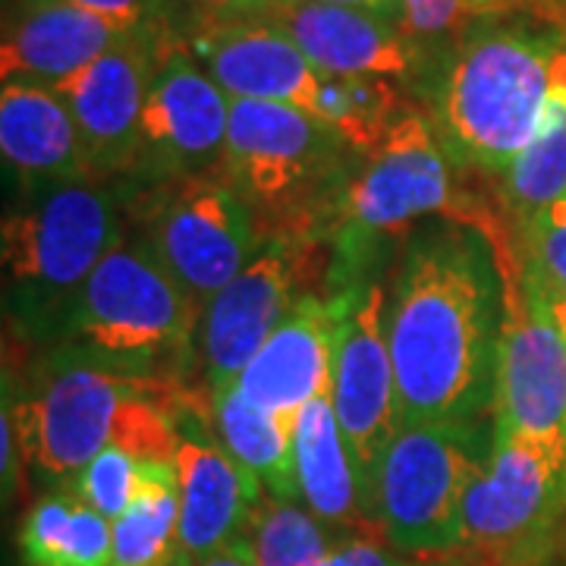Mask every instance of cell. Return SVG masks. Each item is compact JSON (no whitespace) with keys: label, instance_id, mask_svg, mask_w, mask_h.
Here are the masks:
<instances>
[{"label":"cell","instance_id":"cell-7","mask_svg":"<svg viewBox=\"0 0 566 566\" xmlns=\"http://www.w3.org/2000/svg\"><path fill=\"white\" fill-rule=\"evenodd\" d=\"M494 444L488 422H406L375 475L371 513L385 542L409 557L460 560L465 491Z\"/></svg>","mask_w":566,"mask_h":566},{"label":"cell","instance_id":"cell-33","mask_svg":"<svg viewBox=\"0 0 566 566\" xmlns=\"http://www.w3.org/2000/svg\"><path fill=\"white\" fill-rule=\"evenodd\" d=\"M63 3H76L82 10H92L98 17L117 20L123 25H167L170 29V17H167V3L170 0H63Z\"/></svg>","mask_w":566,"mask_h":566},{"label":"cell","instance_id":"cell-1","mask_svg":"<svg viewBox=\"0 0 566 566\" xmlns=\"http://www.w3.org/2000/svg\"><path fill=\"white\" fill-rule=\"evenodd\" d=\"M506 277L472 223L424 218L387 290V344L406 422L494 419Z\"/></svg>","mask_w":566,"mask_h":566},{"label":"cell","instance_id":"cell-17","mask_svg":"<svg viewBox=\"0 0 566 566\" xmlns=\"http://www.w3.org/2000/svg\"><path fill=\"white\" fill-rule=\"evenodd\" d=\"M180 554L192 564L249 532L264 488L218 441L202 397L180 406Z\"/></svg>","mask_w":566,"mask_h":566},{"label":"cell","instance_id":"cell-29","mask_svg":"<svg viewBox=\"0 0 566 566\" xmlns=\"http://www.w3.org/2000/svg\"><path fill=\"white\" fill-rule=\"evenodd\" d=\"M142 460L136 453H129L126 447L111 444L92 463L82 469L73 482V491L80 494L92 510H98L111 523L129 506L139 482Z\"/></svg>","mask_w":566,"mask_h":566},{"label":"cell","instance_id":"cell-31","mask_svg":"<svg viewBox=\"0 0 566 566\" xmlns=\"http://www.w3.org/2000/svg\"><path fill=\"white\" fill-rule=\"evenodd\" d=\"M322 566H463V560H424L390 547L381 535H340Z\"/></svg>","mask_w":566,"mask_h":566},{"label":"cell","instance_id":"cell-5","mask_svg":"<svg viewBox=\"0 0 566 566\" xmlns=\"http://www.w3.org/2000/svg\"><path fill=\"white\" fill-rule=\"evenodd\" d=\"M457 170L463 167L447 155L431 117L409 104L385 139L359 158L340 192L331 240H371L375 233L412 230V223L424 218H450L479 227L494 243L501 268L516 264L513 223L506 214H494L485 199H475V192L457 180Z\"/></svg>","mask_w":566,"mask_h":566},{"label":"cell","instance_id":"cell-12","mask_svg":"<svg viewBox=\"0 0 566 566\" xmlns=\"http://www.w3.org/2000/svg\"><path fill=\"white\" fill-rule=\"evenodd\" d=\"M494 428L566 447V331L554 300L523 264L506 274Z\"/></svg>","mask_w":566,"mask_h":566},{"label":"cell","instance_id":"cell-32","mask_svg":"<svg viewBox=\"0 0 566 566\" xmlns=\"http://www.w3.org/2000/svg\"><path fill=\"white\" fill-rule=\"evenodd\" d=\"M22 444L13 416V381L3 371V409H0V482H3V501H13L22 485Z\"/></svg>","mask_w":566,"mask_h":566},{"label":"cell","instance_id":"cell-39","mask_svg":"<svg viewBox=\"0 0 566 566\" xmlns=\"http://www.w3.org/2000/svg\"><path fill=\"white\" fill-rule=\"evenodd\" d=\"M554 305H557V315H560V322H564V331H566V300L564 303H557V300H554Z\"/></svg>","mask_w":566,"mask_h":566},{"label":"cell","instance_id":"cell-19","mask_svg":"<svg viewBox=\"0 0 566 566\" xmlns=\"http://www.w3.org/2000/svg\"><path fill=\"white\" fill-rule=\"evenodd\" d=\"M356 290L308 293L245 365L237 378L240 394L286 419H296L305 403L331 394L334 340Z\"/></svg>","mask_w":566,"mask_h":566},{"label":"cell","instance_id":"cell-25","mask_svg":"<svg viewBox=\"0 0 566 566\" xmlns=\"http://www.w3.org/2000/svg\"><path fill=\"white\" fill-rule=\"evenodd\" d=\"M180 551V475L177 463L142 460L129 506L114 520V564L155 566Z\"/></svg>","mask_w":566,"mask_h":566},{"label":"cell","instance_id":"cell-34","mask_svg":"<svg viewBox=\"0 0 566 566\" xmlns=\"http://www.w3.org/2000/svg\"><path fill=\"white\" fill-rule=\"evenodd\" d=\"M472 13H523L566 32V0H472Z\"/></svg>","mask_w":566,"mask_h":566},{"label":"cell","instance_id":"cell-9","mask_svg":"<svg viewBox=\"0 0 566 566\" xmlns=\"http://www.w3.org/2000/svg\"><path fill=\"white\" fill-rule=\"evenodd\" d=\"M129 199H139V237L202 312L268 243L252 205L221 170L151 182Z\"/></svg>","mask_w":566,"mask_h":566},{"label":"cell","instance_id":"cell-35","mask_svg":"<svg viewBox=\"0 0 566 566\" xmlns=\"http://www.w3.org/2000/svg\"><path fill=\"white\" fill-rule=\"evenodd\" d=\"M199 17H264L274 0H189Z\"/></svg>","mask_w":566,"mask_h":566},{"label":"cell","instance_id":"cell-2","mask_svg":"<svg viewBox=\"0 0 566 566\" xmlns=\"http://www.w3.org/2000/svg\"><path fill=\"white\" fill-rule=\"evenodd\" d=\"M564 80V29L523 13H475L422 95L447 155L501 177L542 129Z\"/></svg>","mask_w":566,"mask_h":566},{"label":"cell","instance_id":"cell-40","mask_svg":"<svg viewBox=\"0 0 566 566\" xmlns=\"http://www.w3.org/2000/svg\"><path fill=\"white\" fill-rule=\"evenodd\" d=\"M281 3H293V0H274V7H281ZM274 7H271V10H274Z\"/></svg>","mask_w":566,"mask_h":566},{"label":"cell","instance_id":"cell-36","mask_svg":"<svg viewBox=\"0 0 566 566\" xmlns=\"http://www.w3.org/2000/svg\"><path fill=\"white\" fill-rule=\"evenodd\" d=\"M192 566H255V547H252V535L245 532L240 538L227 542L218 547L214 554H208L202 560H196Z\"/></svg>","mask_w":566,"mask_h":566},{"label":"cell","instance_id":"cell-23","mask_svg":"<svg viewBox=\"0 0 566 566\" xmlns=\"http://www.w3.org/2000/svg\"><path fill=\"white\" fill-rule=\"evenodd\" d=\"M208 419L223 450L264 488L268 497L300 501L296 479V419L255 406L230 385L205 390Z\"/></svg>","mask_w":566,"mask_h":566},{"label":"cell","instance_id":"cell-16","mask_svg":"<svg viewBox=\"0 0 566 566\" xmlns=\"http://www.w3.org/2000/svg\"><path fill=\"white\" fill-rule=\"evenodd\" d=\"M186 48L230 98L293 104L322 120L324 73L264 17H199Z\"/></svg>","mask_w":566,"mask_h":566},{"label":"cell","instance_id":"cell-28","mask_svg":"<svg viewBox=\"0 0 566 566\" xmlns=\"http://www.w3.org/2000/svg\"><path fill=\"white\" fill-rule=\"evenodd\" d=\"M520 264L547 290L551 300H566V199L516 230Z\"/></svg>","mask_w":566,"mask_h":566},{"label":"cell","instance_id":"cell-8","mask_svg":"<svg viewBox=\"0 0 566 566\" xmlns=\"http://www.w3.org/2000/svg\"><path fill=\"white\" fill-rule=\"evenodd\" d=\"M566 523V447L494 428L488 460L465 491L463 564L538 566Z\"/></svg>","mask_w":566,"mask_h":566},{"label":"cell","instance_id":"cell-18","mask_svg":"<svg viewBox=\"0 0 566 566\" xmlns=\"http://www.w3.org/2000/svg\"><path fill=\"white\" fill-rule=\"evenodd\" d=\"M283 29L322 73L331 76H385L424 92L434 66L394 20L371 10L293 0L264 13Z\"/></svg>","mask_w":566,"mask_h":566},{"label":"cell","instance_id":"cell-13","mask_svg":"<svg viewBox=\"0 0 566 566\" xmlns=\"http://www.w3.org/2000/svg\"><path fill=\"white\" fill-rule=\"evenodd\" d=\"M331 403L344 428L365 504L371 513L378 465L385 460V450L394 441V434L403 428L397 375L387 344V293L381 283H363L346 303L334 340Z\"/></svg>","mask_w":566,"mask_h":566},{"label":"cell","instance_id":"cell-4","mask_svg":"<svg viewBox=\"0 0 566 566\" xmlns=\"http://www.w3.org/2000/svg\"><path fill=\"white\" fill-rule=\"evenodd\" d=\"M359 151L327 123L277 102H230L221 174L240 189L264 237L327 240Z\"/></svg>","mask_w":566,"mask_h":566},{"label":"cell","instance_id":"cell-20","mask_svg":"<svg viewBox=\"0 0 566 566\" xmlns=\"http://www.w3.org/2000/svg\"><path fill=\"white\" fill-rule=\"evenodd\" d=\"M0 155L17 199L98 177L73 111L51 85L7 80L0 88Z\"/></svg>","mask_w":566,"mask_h":566},{"label":"cell","instance_id":"cell-3","mask_svg":"<svg viewBox=\"0 0 566 566\" xmlns=\"http://www.w3.org/2000/svg\"><path fill=\"white\" fill-rule=\"evenodd\" d=\"M126 180L54 186L17 199L0 227L3 305L17 331L57 340L82 286L126 240Z\"/></svg>","mask_w":566,"mask_h":566},{"label":"cell","instance_id":"cell-26","mask_svg":"<svg viewBox=\"0 0 566 566\" xmlns=\"http://www.w3.org/2000/svg\"><path fill=\"white\" fill-rule=\"evenodd\" d=\"M501 180V205L513 233L566 199V80L554 88L535 139L510 161Z\"/></svg>","mask_w":566,"mask_h":566},{"label":"cell","instance_id":"cell-21","mask_svg":"<svg viewBox=\"0 0 566 566\" xmlns=\"http://www.w3.org/2000/svg\"><path fill=\"white\" fill-rule=\"evenodd\" d=\"M133 32V25L98 17L76 3L17 0V10L7 13L3 22L0 76L3 82L29 80L57 85L98 61Z\"/></svg>","mask_w":566,"mask_h":566},{"label":"cell","instance_id":"cell-37","mask_svg":"<svg viewBox=\"0 0 566 566\" xmlns=\"http://www.w3.org/2000/svg\"><path fill=\"white\" fill-rule=\"evenodd\" d=\"M318 3H334V7H356V10H371L400 25V0H318Z\"/></svg>","mask_w":566,"mask_h":566},{"label":"cell","instance_id":"cell-15","mask_svg":"<svg viewBox=\"0 0 566 566\" xmlns=\"http://www.w3.org/2000/svg\"><path fill=\"white\" fill-rule=\"evenodd\" d=\"M230 102L208 70L170 39L142 111L139 164L133 177L164 182L218 174L227 151Z\"/></svg>","mask_w":566,"mask_h":566},{"label":"cell","instance_id":"cell-10","mask_svg":"<svg viewBox=\"0 0 566 566\" xmlns=\"http://www.w3.org/2000/svg\"><path fill=\"white\" fill-rule=\"evenodd\" d=\"M164 381L170 378L126 375L54 349L32 394L22 400L13 397L25 465H32L35 479L48 488H70L104 447L114 444L126 403Z\"/></svg>","mask_w":566,"mask_h":566},{"label":"cell","instance_id":"cell-22","mask_svg":"<svg viewBox=\"0 0 566 566\" xmlns=\"http://www.w3.org/2000/svg\"><path fill=\"white\" fill-rule=\"evenodd\" d=\"M296 479L300 501L334 535H381L365 504L331 394L315 397L296 416Z\"/></svg>","mask_w":566,"mask_h":566},{"label":"cell","instance_id":"cell-6","mask_svg":"<svg viewBox=\"0 0 566 566\" xmlns=\"http://www.w3.org/2000/svg\"><path fill=\"white\" fill-rule=\"evenodd\" d=\"M202 315L151 245L126 233L82 286L57 349L126 375L167 378L164 363L192 349Z\"/></svg>","mask_w":566,"mask_h":566},{"label":"cell","instance_id":"cell-27","mask_svg":"<svg viewBox=\"0 0 566 566\" xmlns=\"http://www.w3.org/2000/svg\"><path fill=\"white\" fill-rule=\"evenodd\" d=\"M255 566H322L327 551L340 535H334L318 516L300 501L262 497L249 523Z\"/></svg>","mask_w":566,"mask_h":566},{"label":"cell","instance_id":"cell-24","mask_svg":"<svg viewBox=\"0 0 566 566\" xmlns=\"http://www.w3.org/2000/svg\"><path fill=\"white\" fill-rule=\"evenodd\" d=\"M17 542L25 566H117L114 523L73 488H54L35 501Z\"/></svg>","mask_w":566,"mask_h":566},{"label":"cell","instance_id":"cell-11","mask_svg":"<svg viewBox=\"0 0 566 566\" xmlns=\"http://www.w3.org/2000/svg\"><path fill=\"white\" fill-rule=\"evenodd\" d=\"M334 243L308 237H271L259 255L208 303L199 327L205 390L237 385L243 368L283 318L331 281Z\"/></svg>","mask_w":566,"mask_h":566},{"label":"cell","instance_id":"cell-30","mask_svg":"<svg viewBox=\"0 0 566 566\" xmlns=\"http://www.w3.org/2000/svg\"><path fill=\"white\" fill-rule=\"evenodd\" d=\"M400 29L422 48L434 70L475 17L472 0H400Z\"/></svg>","mask_w":566,"mask_h":566},{"label":"cell","instance_id":"cell-38","mask_svg":"<svg viewBox=\"0 0 566 566\" xmlns=\"http://www.w3.org/2000/svg\"><path fill=\"white\" fill-rule=\"evenodd\" d=\"M155 566H192V560H189V557H182L180 551H177V557H174V560H164V564H155Z\"/></svg>","mask_w":566,"mask_h":566},{"label":"cell","instance_id":"cell-14","mask_svg":"<svg viewBox=\"0 0 566 566\" xmlns=\"http://www.w3.org/2000/svg\"><path fill=\"white\" fill-rule=\"evenodd\" d=\"M170 39L174 35L167 25L136 29L76 76L51 85L73 111L88 161L98 177H133L139 164L142 111Z\"/></svg>","mask_w":566,"mask_h":566}]
</instances>
